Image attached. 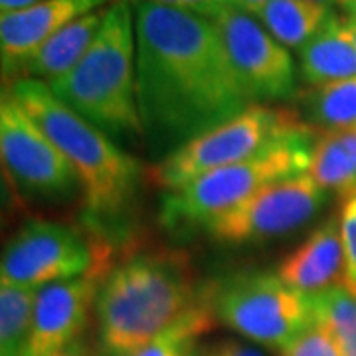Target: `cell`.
<instances>
[{
    "label": "cell",
    "mask_w": 356,
    "mask_h": 356,
    "mask_svg": "<svg viewBox=\"0 0 356 356\" xmlns=\"http://www.w3.org/2000/svg\"><path fill=\"white\" fill-rule=\"evenodd\" d=\"M58 356H97L95 355V350L91 348V344L81 337L79 341H76V343H72L67 348H64L62 353Z\"/></svg>",
    "instance_id": "obj_26"
},
{
    "label": "cell",
    "mask_w": 356,
    "mask_h": 356,
    "mask_svg": "<svg viewBox=\"0 0 356 356\" xmlns=\"http://www.w3.org/2000/svg\"><path fill=\"white\" fill-rule=\"evenodd\" d=\"M44 0H0V14H10L16 10H24L28 6H34Z\"/></svg>",
    "instance_id": "obj_28"
},
{
    "label": "cell",
    "mask_w": 356,
    "mask_h": 356,
    "mask_svg": "<svg viewBox=\"0 0 356 356\" xmlns=\"http://www.w3.org/2000/svg\"><path fill=\"white\" fill-rule=\"evenodd\" d=\"M281 280L293 289L317 295L344 283V252L339 218H329L285 255L277 266Z\"/></svg>",
    "instance_id": "obj_14"
},
{
    "label": "cell",
    "mask_w": 356,
    "mask_h": 356,
    "mask_svg": "<svg viewBox=\"0 0 356 356\" xmlns=\"http://www.w3.org/2000/svg\"><path fill=\"white\" fill-rule=\"evenodd\" d=\"M214 318L216 317L206 293V299L200 305L194 307L188 315H184L178 323L154 337L151 343H147L131 356H192L198 350L196 341L212 331Z\"/></svg>",
    "instance_id": "obj_22"
},
{
    "label": "cell",
    "mask_w": 356,
    "mask_h": 356,
    "mask_svg": "<svg viewBox=\"0 0 356 356\" xmlns=\"http://www.w3.org/2000/svg\"><path fill=\"white\" fill-rule=\"evenodd\" d=\"M313 323L325 329L343 356H356V295L344 283L309 295Z\"/></svg>",
    "instance_id": "obj_20"
},
{
    "label": "cell",
    "mask_w": 356,
    "mask_h": 356,
    "mask_svg": "<svg viewBox=\"0 0 356 356\" xmlns=\"http://www.w3.org/2000/svg\"><path fill=\"white\" fill-rule=\"evenodd\" d=\"M327 194L309 175L280 180L234 210L210 220L204 229L226 245L261 243L291 234L317 216Z\"/></svg>",
    "instance_id": "obj_10"
},
{
    "label": "cell",
    "mask_w": 356,
    "mask_h": 356,
    "mask_svg": "<svg viewBox=\"0 0 356 356\" xmlns=\"http://www.w3.org/2000/svg\"><path fill=\"white\" fill-rule=\"evenodd\" d=\"M315 133L291 109L252 103L226 123L184 143L154 166L151 177L165 192L178 191L206 172L242 163L280 143L315 139Z\"/></svg>",
    "instance_id": "obj_5"
},
{
    "label": "cell",
    "mask_w": 356,
    "mask_h": 356,
    "mask_svg": "<svg viewBox=\"0 0 356 356\" xmlns=\"http://www.w3.org/2000/svg\"><path fill=\"white\" fill-rule=\"evenodd\" d=\"M40 289L0 281V356H22Z\"/></svg>",
    "instance_id": "obj_21"
},
{
    "label": "cell",
    "mask_w": 356,
    "mask_h": 356,
    "mask_svg": "<svg viewBox=\"0 0 356 356\" xmlns=\"http://www.w3.org/2000/svg\"><path fill=\"white\" fill-rule=\"evenodd\" d=\"M307 175L325 192L356 196V129L325 131L311 149Z\"/></svg>",
    "instance_id": "obj_17"
},
{
    "label": "cell",
    "mask_w": 356,
    "mask_h": 356,
    "mask_svg": "<svg viewBox=\"0 0 356 356\" xmlns=\"http://www.w3.org/2000/svg\"><path fill=\"white\" fill-rule=\"evenodd\" d=\"M8 91L76 170L89 214L99 220L121 216L139 191V163L67 107L48 83L20 77Z\"/></svg>",
    "instance_id": "obj_3"
},
{
    "label": "cell",
    "mask_w": 356,
    "mask_h": 356,
    "mask_svg": "<svg viewBox=\"0 0 356 356\" xmlns=\"http://www.w3.org/2000/svg\"><path fill=\"white\" fill-rule=\"evenodd\" d=\"M196 13L216 26L229 64L252 103L283 102L295 93V62L285 46L252 14L226 2H210Z\"/></svg>",
    "instance_id": "obj_9"
},
{
    "label": "cell",
    "mask_w": 356,
    "mask_h": 356,
    "mask_svg": "<svg viewBox=\"0 0 356 356\" xmlns=\"http://www.w3.org/2000/svg\"><path fill=\"white\" fill-rule=\"evenodd\" d=\"M105 13L107 6L79 16L77 20L64 26L58 34H54L48 42L40 46L36 54L26 62L20 74L40 79L44 83H51L70 74L93 44L105 20Z\"/></svg>",
    "instance_id": "obj_16"
},
{
    "label": "cell",
    "mask_w": 356,
    "mask_h": 356,
    "mask_svg": "<svg viewBox=\"0 0 356 356\" xmlns=\"http://www.w3.org/2000/svg\"><path fill=\"white\" fill-rule=\"evenodd\" d=\"M301 109L313 131L356 129V77L311 88L301 97Z\"/></svg>",
    "instance_id": "obj_19"
},
{
    "label": "cell",
    "mask_w": 356,
    "mask_h": 356,
    "mask_svg": "<svg viewBox=\"0 0 356 356\" xmlns=\"http://www.w3.org/2000/svg\"><path fill=\"white\" fill-rule=\"evenodd\" d=\"M163 4H170V6H177V8H188V10H198L210 2H216V0H159Z\"/></svg>",
    "instance_id": "obj_29"
},
{
    "label": "cell",
    "mask_w": 356,
    "mask_h": 356,
    "mask_svg": "<svg viewBox=\"0 0 356 356\" xmlns=\"http://www.w3.org/2000/svg\"><path fill=\"white\" fill-rule=\"evenodd\" d=\"M214 317L252 343L281 350L311 329V297L277 273L242 271L206 289Z\"/></svg>",
    "instance_id": "obj_7"
},
{
    "label": "cell",
    "mask_w": 356,
    "mask_h": 356,
    "mask_svg": "<svg viewBox=\"0 0 356 356\" xmlns=\"http://www.w3.org/2000/svg\"><path fill=\"white\" fill-rule=\"evenodd\" d=\"M280 356H343L332 337L325 329L313 325L293 343L281 348Z\"/></svg>",
    "instance_id": "obj_24"
},
{
    "label": "cell",
    "mask_w": 356,
    "mask_h": 356,
    "mask_svg": "<svg viewBox=\"0 0 356 356\" xmlns=\"http://www.w3.org/2000/svg\"><path fill=\"white\" fill-rule=\"evenodd\" d=\"M22 356H28V355H24V353H22Z\"/></svg>",
    "instance_id": "obj_34"
},
{
    "label": "cell",
    "mask_w": 356,
    "mask_h": 356,
    "mask_svg": "<svg viewBox=\"0 0 356 356\" xmlns=\"http://www.w3.org/2000/svg\"><path fill=\"white\" fill-rule=\"evenodd\" d=\"M299 74L311 88L356 77V46L344 18L332 13L317 34L299 50Z\"/></svg>",
    "instance_id": "obj_15"
},
{
    "label": "cell",
    "mask_w": 356,
    "mask_h": 356,
    "mask_svg": "<svg viewBox=\"0 0 356 356\" xmlns=\"http://www.w3.org/2000/svg\"><path fill=\"white\" fill-rule=\"evenodd\" d=\"M339 224L344 252V285L356 295V196L344 200Z\"/></svg>",
    "instance_id": "obj_23"
},
{
    "label": "cell",
    "mask_w": 356,
    "mask_h": 356,
    "mask_svg": "<svg viewBox=\"0 0 356 356\" xmlns=\"http://www.w3.org/2000/svg\"><path fill=\"white\" fill-rule=\"evenodd\" d=\"M0 153L8 175L26 194L58 200L81 188L62 151L10 91H4L0 102Z\"/></svg>",
    "instance_id": "obj_11"
},
{
    "label": "cell",
    "mask_w": 356,
    "mask_h": 356,
    "mask_svg": "<svg viewBox=\"0 0 356 356\" xmlns=\"http://www.w3.org/2000/svg\"><path fill=\"white\" fill-rule=\"evenodd\" d=\"M344 22H346V30H348V34H350V38H353V42H355L356 46V20L344 18Z\"/></svg>",
    "instance_id": "obj_31"
},
{
    "label": "cell",
    "mask_w": 356,
    "mask_h": 356,
    "mask_svg": "<svg viewBox=\"0 0 356 356\" xmlns=\"http://www.w3.org/2000/svg\"><path fill=\"white\" fill-rule=\"evenodd\" d=\"M315 139L280 143L252 159L222 166L178 191L166 192L161 206L163 224L175 229L191 226L204 228L210 220L234 210L267 186L305 175Z\"/></svg>",
    "instance_id": "obj_6"
},
{
    "label": "cell",
    "mask_w": 356,
    "mask_h": 356,
    "mask_svg": "<svg viewBox=\"0 0 356 356\" xmlns=\"http://www.w3.org/2000/svg\"><path fill=\"white\" fill-rule=\"evenodd\" d=\"M206 299L188 255L145 250L109 266L95 299V355L131 356Z\"/></svg>",
    "instance_id": "obj_2"
},
{
    "label": "cell",
    "mask_w": 356,
    "mask_h": 356,
    "mask_svg": "<svg viewBox=\"0 0 356 356\" xmlns=\"http://www.w3.org/2000/svg\"><path fill=\"white\" fill-rule=\"evenodd\" d=\"M343 13L346 14V18L350 20H356V0H339Z\"/></svg>",
    "instance_id": "obj_30"
},
{
    "label": "cell",
    "mask_w": 356,
    "mask_h": 356,
    "mask_svg": "<svg viewBox=\"0 0 356 356\" xmlns=\"http://www.w3.org/2000/svg\"><path fill=\"white\" fill-rule=\"evenodd\" d=\"M48 86L67 107L113 140L143 137L135 10L129 0L107 6L102 28L81 62Z\"/></svg>",
    "instance_id": "obj_4"
},
{
    "label": "cell",
    "mask_w": 356,
    "mask_h": 356,
    "mask_svg": "<svg viewBox=\"0 0 356 356\" xmlns=\"http://www.w3.org/2000/svg\"><path fill=\"white\" fill-rule=\"evenodd\" d=\"M202 356H264L259 348L252 344H245L242 341H222L214 344L208 353Z\"/></svg>",
    "instance_id": "obj_25"
},
{
    "label": "cell",
    "mask_w": 356,
    "mask_h": 356,
    "mask_svg": "<svg viewBox=\"0 0 356 356\" xmlns=\"http://www.w3.org/2000/svg\"><path fill=\"white\" fill-rule=\"evenodd\" d=\"M109 252L72 226L32 220L4 245L0 281L42 289L50 283L107 271Z\"/></svg>",
    "instance_id": "obj_8"
},
{
    "label": "cell",
    "mask_w": 356,
    "mask_h": 356,
    "mask_svg": "<svg viewBox=\"0 0 356 356\" xmlns=\"http://www.w3.org/2000/svg\"><path fill=\"white\" fill-rule=\"evenodd\" d=\"M220 2H226L229 6H234V8H238V10H242V13H248L254 16L259 8H264L269 0H220Z\"/></svg>",
    "instance_id": "obj_27"
},
{
    "label": "cell",
    "mask_w": 356,
    "mask_h": 356,
    "mask_svg": "<svg viewBox=\"0 0 356 356\" xmlns=\"http://www.w3.org/2000/svg\"><path fill=\"white\" fill-rule=\"evenodd\" d=\"M115 0H44L24 10L0 16V56L4 77L20 74L44 42L79 16L105 8Z\"/></svg>",
    "instance_id": "obj_13"
},
{
    "label": "cell",
    "mask_w": 356,
    "mask_h": 356,
    "mask_svg": "<svg viewBox=\"0 0 356 356\" xmlns=\"http://www.w3.org/2000/svg\"><path fill=\"white\" fill-rule=\"evenodd\" d=\"M192 356H202V355H200V353H198V350H196V353H194V355H192Z\"/></svg>",
    "instance_id": "obj_33"
},
{
    "label": "cell",
    "mask_w": 356,
    "mask_h": 356,
    "mask_svg": "<svg viewBox=\"0 0 356 356\" xmlns=\"http://www.w3.org/2000/svg\"><path fill=\"white\" fill-rule=\"evenodd\" d=\"M317 2H325V4H331V2H339V0H317Z\"/></svg>",
    "instance_id": "obj_32"
},
{
    "label": "cell",
    "mask_w": 356,
    "mask_h": 356,
    "mask_svg": "<svg viewBox=\"0 0 356 356\" xmlns=\"http://www.w3.org/2000/svg\"><path fill=\"white\" fill-rule=\"evenodd\" d=\"M331 4L317 0H269L254 14L257 22L287 50H301L331 18Z\"/></svg>",
    "instance_id": "obj_18"
},
{
    "label": "cell",
    "mask_w": 356,
    "mask_h": 356,
    "mask_svg": "<svg viewBox=\"0 0 356 356\" xmlns=\"http://www.w3.org/2000/svg\"><path fill=\"white\" fill-rule=\"evenodd\" d=\"M133 10L143 139L163 161L252 102L206 16L159 0H135Z\"/></svg>",
    "instance_id": "obj_1"
},
{
    "label": "cell",
    "mask_w": 356,
    "mask_h": 356,
    "mask_svg": "<svg viewBox=\"0 0 356 356\" xmlns=\"http://www.w3.org/2000/svg\"><path fill=\"white\" fill-rule=\"evenodd\" d=\"M105 271L83 277L58 281L42 287L36 297L32 331L24 355L58 356L64 348L81 339Z\"/></svg>",
    "instance_id": "obj_12"
}]
</instances>
